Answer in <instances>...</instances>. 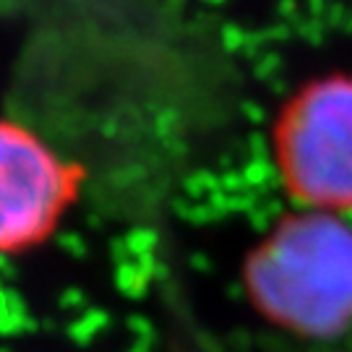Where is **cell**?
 I'll use <instances>...</instances> for the list:
<instances>
[{"mask_svg": "<svg viewBox=\"0 0 352 352\" xmlns=\"http://www.w3.org/2000/svg\"><path fill=\"white\" fill-rule=\"evenodd\" d=\"M243 298L266 327L300 342L352 331V219L289 209L243 256Z\"/></svg>", "mask_w": 352, "mask_h": 352, "instance_id": "6da1fadb", "label": "cell"}, {"mask_svg": "<svg viewBox=\"0 0 352 352\" xmlns=\"http://www.w3.org/2000/svg\"><path fill=\"white\" fill-rule=\"evenodd\" d=\"M266 144L292 209L352 219V71L298 84L272 118Z\"/></svg>", "mask_w": 352, "mask_h": 352, "instance_id": "7a4b0ae2", "label": "cell"}, {"mask_svg": "<svg viewBox=\"0 0 352 352\" xmlns=\"http://www.w3.org/2000/svg\"><path fill=\"white\" fill-rule=\"evenodd\" d=\"M84 162L37 128L0 115V258L45 248L87 193Z\"/></svg>", "mask_w": 352, "mask_h": 352, "instance_id": "3957f363", "label": "cell"}]
</instances>
